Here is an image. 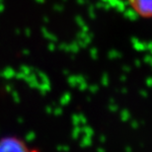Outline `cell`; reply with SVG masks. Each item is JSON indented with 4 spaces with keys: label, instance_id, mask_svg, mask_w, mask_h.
<instances>
[{
    "label": "cell",
    "instance_id": "obj_2",
    "mask_svg": "<svg viewBox=\"0 0 152 152\" xmlns=\"http://www.w3.org/2000/svg\"><path fill=\"white\" fill-rule=\"evenodd\" d=\"M0 152H31V150L20 139L6 137L0 140Z\"/></svg>",
    "mask_w": 152,
    "mask_h": 152
},
{
    "label": "cell",
    "instance_id": "obj_1",
    "mask_svg": "<svg viewBox=\"0 0 152 152\" xmlns=\"http://www.w3.org/2000/svg\"><path fill=\"white\" fill-rule=\"evenodd\" d=\"M136 15L144 19H152V0H128Z\"/></svg>",
    "mask_w": 152,
    "mask_h": 152
}]
</instances>
